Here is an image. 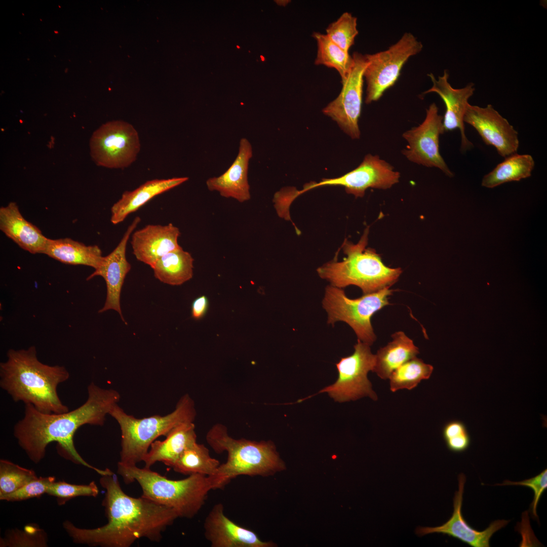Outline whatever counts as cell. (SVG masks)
Returning a JSON list of instances; mask_svg holds the SVG:
<instances>
[{"label": "cell", "instance_id": "obj_13", "mask_svg": "<svg viewBox=\"0 0 547 547\" xmlns=\"http://www.w3.org/2000/svg\"><path fill=\"white\" fill-rule=\"evenodd\" d=\"M445 132L443 116L438 113L435 103L426 110V116L421 124L402 134L407 142L402 153L410 162L427 167H436L449 177L453 173L440 154L439 138Z\"/></svg>", "mask_w": 547, "mask_h": 547}, {"label": "cell", "instance_id": "obj_5", "mask_svg": "<svg viewBox=\"0 0 547 547\" xmlns=\"http://www.w3.org/2000/svg\"><path fill=\"white\" fill-rule=\"evenodd\" d=\"M369 232L367 227L357 244L345 240L342 248L346 257L341 261L334 260L319 267L317 269L319 277L339 288L358 286L364 294L390 288L397 282L402 268L386 266L374 249L366 248Z\"/></svg>", "mask_w": 547, "mask_h": 547}, {"label": "cell", "instance_id": "obj_17", "mask_svg": "<svg viewBox=\"0 0 547 547\" xmlns=\"http://www.w3.org/2000/svg\"><path fill=\"white\" fill-rule=\"evenodd\" d=\"M141 220L136 217L129 225L121 240L115 249L108 255L104 256L101 265L95 269L87 279L89 280L96 276L102 277L106 285V298L103 307L99 312L112 309L117 311L125 322L123 316L121 304V293L127 275L131 265L126 258V248L129 239Z\"/></svg>", "mask_w": 547, "mask_h": 547}, {"label": "cell", "instance_id": "obj_19", "mask_svg": "<svg viewBox=\"0 0 547 547\" xmlns=\"http://www.w3.org/2000/svg\"><path fill=\"white\" fill-rule=\"evenodd\" d=\"M427 75L431 79L433 86L423 94L436 93L444 101L446 106L443 116L444 131L458 129L461 135V149L465 151L471 148L473 144L466 137L463 119L469 104L468 99L475 90L474 84L469 83L460 89L453 88L448 82L449 73L446 70L443 75L438 76L437 79L432 73Z\"/></svg>", "mask_w": 547, "mask_h": 547}, {"label": "cell", "instance_id": "obj_32", "mask_svg": "<svg viewBox=\"0 0 547 547\" xmlns=\"http://www.w3.org/2000/svg\"><path fill=\"white\" fill-rule=\"evenodd\" d=\"M37 478L32 470L6 459H1L0 495L13 492Z\"/></svg>", "mask_w": 547, "mask_h": 547}, {"label": "cell", "instance_id": "obj_35", "mask_svg": "<svg viewBox=\"0 0 547 547\" xmlns=\"http://www.w3.org/2000/svg\"><path fill=\"white\" fill-rule=\"evenodd\" d=\"M99 489L94 481L87 485H76L59 481L53 482L49 486L47 494L57 498L59 505H63L67 501L79 496L96 497Z\"/></svg>", "mask_w": 547, "mask_h": 547}, {"label": "cell", "instance_id": "obj_14", "mask_svg": "<svg viewBox=\"0 0 547 547\" xmlns=\"http://www.w3.org/2000/svg\"><path fill=\"white\" fill-rule=\"evenodd\" d=\"M354 65L337 97L322 110L324 114L335 121L339 127L352 139H359L360 131L358 121L361 115L364 72L368 61L365 55L355 52L352 55Z\"/></svg>", "mask_w": 547, "mask_h": 547}, {"label": "cell", "instance_id": "obj_30", "mask_svg": "<svg viewBox=\"0 0 547 547\" xmlns=\"http://www.w3.org/2000/svg\"><path fill=\"white\" fill-rule=\"evenodd\" d=\"M312 36L316 41L318 48L315 64L334 68L340 76L341 83L344 82L354 65L352 56L331 41L326 34L314 32Z\"/></svg>", "mask_w": 547, "mask_h": 547}, {"label": "cell", "instance_id": "obj_11", "mask_svg": "<svg viewBox=\"0 0 547 547\" xmlns=\"http://www.w3.org/2000/svg\"><path fill=\"white\" fill-rule=\"evenodd\" d=\"M370 346L358 340L354 353L341 358L336 364L338 377L335 382L317 394L326 392L335 401L341 403L364 397L377 400V396L367 377L368 373L373 371L376 362L375 355L372 353Z\"/></svg>", "mask_w": 547, "mask_h": 547}, {"label": "cell", "instance_id": "obj_20", "mask_svg": "<svg viewBox=\"0 0 547 547\" xmlns=\"http://www.w3.org/2000/svg\"><path fill=\"white\" fill-rule=\"evenodd\" d=\"M180 235L179 228L172 223L147 225L131 235L133 254L151 267L160 258L181 247L178 242Z\"/></svg>", "mask_w": 547, "mask_h": 547}, {"label": "cell", "instance_id": "obj_34", "mask_svg": "<svg viewBox=\"0 0 547 547\" xmlns=\"http://www.w3.org/2000/svg\"><path fill=\"white\" fill-rule=\"evenodd\" d=\"M326 32L331 41L348 53L358 34L357 18L348 12H344L328 26Z\"/></svg>", "mask_w": 547, "mask_h": 547}, {"label": "cell", "instance_id": "obj_12", "mask_svg": "<svg viewBox=\"0 0 547 547\" xmlns=\"http://www.w3.org/2000/svg\"><path fill=\"white\" fill-rule=\"evenodd\" d=\"M400 174L388 162L378 155L367 154L360 165L353 170L335 178H325L319 182H310L302 189H294L295 198L316 187L323 186H342L346 192L356 198L363 197L368 188L387 189L398 183Z\"/></svg>", "mask_w": 547, "mask_h": 547}, {"label": "cell", "instance_id": "obj_25", "mask_svg": "<svg viewBox=\"0 0 547 547\" xmlns=\"http://www.w3.org/2000/svg\"><path fill=\"white\" fill-rule=\"evenodd\" d=\"M44 254L65 264L84 265L95 269L104 257L99 246H87L70 238L48 239Z\"/></svg>", "mask_w": 547, "mask_h": 547}, {"label": "cell", "instance_id": "obj_24", "mask_svg": "<svg viewBox=\"0 0 547 547\" xmlns=\"http://www.w3.org/2000/svg\"><path fill=\"white\" fill-rule=\"evenodd\" d=\"M163 441L155 440L143 458L145 467L149 468L157 462L172 467L181 453L197 442L193 422L179 424L172 429Z\"/></svg>", "mask_w": 547, "mask_h": 547}, {"label": "cell", "instance_id": "obj_23", "mask_svg": "<svg viewBox=\"0 0 547 547\" xmlns=\"http://www.w3.org/2000/svg\"><path fill=\"white\" fill-rule=\"evenodd\" d=\"M188 179L187 177L149 180L132 191L124 192L111 208L110 221L113 224L123 222L130 214L137 211L155 196L167 191Z\"/></svg>", "mask_w": 547, "mask_h": 547}, {"label": "cell", "instance_id": "obj_38", "mask_svg": "<svg viewBox=\"0 0 547 547\" xmlns=\"http://www.w3.org/2000/svg\"><path fill=\"white\" fill-rule=\"evenodd\" d=\"M448 449L455 453L462 452L466 450L471 443L470 436L468 432L456 435L445 440Z\"/></svg>", "mask_w": 547, "mask_h": 547}, {"label": "cell", "instance_id": "obj_7", "mask_svg": "<svg viewBox=\"0 0 547 547\" xmlns=\"http://www.w3.org/2000/svg\"><path fill=\"white\" fill-rule=\"evenodd\" d=\"M109 415L118 423L121 432V450L119 463L137 465L143 461L152 442L166 436L180 423L193 422L196 415L194 404L188 394L179 400L175 410L164 416L154 415L137 418L128 414L116 404Z\"/></svg>", "mask_w": 547, "mask_h": 547}, {"label": "cell", "instance_id": "obj_18", "mask_svg": "<svg viewBox=\"0 0 547 547\" xmlns=\"http://www.w3.org/2000/svg\"><path fill=\"white\" fill-rule=\"evenodd\" d=\"M204 535L212 547H273L272 541H263L257 534L237 524L224 514L221 503L214 505L204 523Z\"/></svg>", "mask_w": 547, "mask_h": 547}, {"label": "cell", "instance_id": "obj_39", "mask_svg": "<svg viewBox=\"0 0 547 547\" xmlns=\"http://www.w3.org/2000/svg\"><path fill=\"white\" fill-rule=\"evenodd\" d=\"M466 432L467 431L463 422L459 420H452L445 424L442 430V436L445 441Z\"/></svg>", "mask_w": 547, "mask_h": 547}, {"label": "cell", "instance_id": "obj_26", "mask_svg": "<svg viewBox=\"0 0 547 547\" xmlns=\"http://www.w3.org/2000/svg\"><path fill=\"white\" fill-rule=\"evenodd\" d=\"M393 340L377 350L373 372L382 379L389 378L392 373L402 364L419 353L412 339L403 331L392 335Z\"/></svg>", "mask_w": 547, "mask_h": 547}, {"label": "cell", "instance_id": "obj_8", "mask_svg": "<svg viewBox=\"0 0 547 547\" xmlns=\"http://www.w3.org/2000/svg\"><path fill=\"white\" fill-rule=\"evenodd\" d=\"M394 291L387 287L350 299L341 288L328 286L322 301L323 307L327 313V323L333 325L338 321L346 323L353 329L358 340L371 345L376 339L371 318L377 311L390 304L388 298Z\"/></svg>", "mask_w": 547, "mask_h": 547}, {"label": "cell", "instance_id": "obj_6", "mask_svg": "<svg viewBox=\"0 0 547 547\" xmlns=\"http://www.w3.org/2000/svg\"><path fill=\"white\" fill-rule=\"evenodd\" d=\"M117 473L126 484L138 483L142 496L174 510L179 518L191 519L200 511L212 490L208 476L192 474L174 480L149 468L127 465L118 462Z\"/></svg>", "mask_w": 547, "mask_h": 547}, {"label": "cell", "instance_id": "obj_37", "mask_svg": "<svg viewBox=\"0 0 547 547\" xmlns=\"http://www.w3.org/2000/svg\"><path fill=\"white\" fill-rule=\"evenodd\" d=\"M497 485H519L530 488L534 492V497L531 504V513L534 517L537 518V507L542 494L547 488V470L545 469L538 475L528 479L518 482L505 480L501 484Z\"/></svg>", "mask_w": 547, "mask_h": 547}, {"label": "cell", "instance_id": "obj_28", "mask_svg": "<svg viewBox=\"0 0 547 547\" xmlns=\"http://www.w3.org/2000/svg\"><path fill=\"white\" fill-rule=\"evenodd\" d=\"M535 166L533 157L527 154L516 153L505 158L493 170L485 175L482 185L493 188L503 183L519 181L531 176Z\"/></svg>", "mask_w": 547, "mask_h": 547}, {"label": "cell", "instance_id": "obj_36", "mask_svg": "<svg viewBox=\"0 0 547 547\" xmlns=\"http://www.w3.org/2000/svg\"><path fill=\"white\" fill-rule=\"evenodd\" d=\"M54 481V477H38L13 492L0 495V499L8 501H18L38 497L47 493L50 485Z\"/></svg>", "mask_w": 547, "mask_h": 547}, {"label": "cell", "instance_id": "obj_3", "mask_svg": "<svg viewBox=\"0 0 547 547\" xmlns=\"http://www.w3.org/2000/svg\"><path fill=\"white\" fill-rule=\"evenodd\" d=\"M7 356V360L0 364V386L14 401L31 404L44 413L69 411L57 393L58 386L69 377L65 367L42 363L34 346L10 349Z\"/></svg>", "mask_w": 547, "mask_h": 547}, {"label": "cell", "instance_id": "obj_9", "mask_svg": "<svg viewBox=\"0 0 547 547\" xmlns=\"http://www.w3.org/2000/svg\"><path fill=\"white\" fill-rule=\"evenodd\" d=\"M422 48L420 41L412 33L406 32L387 50L366 54L368 64L364 72L367 83L365 103L379 100L395 84L408 59L421 52Z\"/></svg>", "mask_w": 547, "mask_h": 547}, {"label": "cell", "instance_id": "obj_1", "mask_svg": "<svg viewBox=\"0 0 547 547\" xmlns=\"http://www.w3.org/2000/svg\"><path fill=\"white\" fill-rule=\"evenodd\" d=\"M86 402L72 411L62 413H44L31 404H25L24 415L14 427V436L19 446L35 464L43 459L49 444H58V451L65 458L75 464L92 469L100 476L111 474L109 468L96 467L87 462L74 445L73 437L85 424L103 425L106 416L121 399L120 393L105 389L93 382L88 386Z\"/></svg>", "mask_w": 547, "mask_h": 547}, {"label": "cell", "instance_id": "obj_33", "mask_svg": "<svg viewBox=\"0 0 547 547\" xmlns=\"http://www.w3.org/2000/svg\"><path fill=\"white\" fill-rule=\"evenodd\" d=\"M47 533L36 524L26 525L23 530H8L0 539L1 547H46Z\"/></svg>", "mask_w": 547, "mask_h": 547}, {"label": "cell", "instance_id": "obj_21", "mask_svg": "<svg viewBox=\"0 0 547 547\" xmlns=\"http://www.w3.org/2000/svg\"><path fill=\"white\" fill-rule=\"evenodd\" d=\"M252 154L250 142L242 138L240 141L238 155L231 166L220 176L210 178L206 181L208 189L218 191L222 197L231 198L240 203L249 200L251 194L248 172Z\"/></svg>", "mask_w": 547, "mask_h": 547}, {"label": "cell", "instance_id": "obj_41", "mask_svg": "<svg viewBox=\"0 0 547 547\" xmlns=\"http://www.w3.org/2000/svg\"><path fill=\"white\" fill-rule=\"evenodd\" d=\"M276 3H277V4H278L279 5H280V6H286V5H287V4H288L289 3H290V1H287V0H286V1H285V0H284V1H276Z\"/></svg>", "mask_w": 547, "mask_h": 547}, {"label": "cell", "instance_id": "obj_15", "mask_svg": "<svg viewBox=\"0 0 547 547\" xmlns=\"http://www.w3.org/2000/svg\"><path fill=\"white\" fill-rule=\"evenodd\" d=\"M463 121L474 127L485 143L493 146L501 157L505 158L517 153L519 145L517 131L492 105L482 107L469 104Z\"/></svg>", "mask_w": 547, "mask_h": 547}, {"label": "cell", "instance_id": "obj_22", "mask_svg": "<svg viewBox=\"0 0 547 547\" xmlns=\"http://www.w3.org/2000/svg\"><path fill=\"white\" fill-rule=\"evenodd\" d=\"M0 229L25 251L44 254L48 238L24 218L16 203L0 208Z\"/></svg>", "mask_w": 547, "mask_h": 547}, {"label": "cell", "instance_id": "obj_40", "mask_svg": "<svg viewBox=\"0 0 547 547\" xmlns=\"http://www.w3.org/2000/svg\"><path fill=\"white\" fill-rule=\"evenodd\" d=\"M208 307V300L206 296H200L195 299L191 305L192 317L199 320L204 316Z\"/></svg>", "mask_w": 547, "mask_h": 547}, {"label": "cell", "instance_id": "obj_4", "mask_svg": "<svg viewBox=\"0 0 547 547\" xmlns=\"http://www.w3.org/2000/svg\"><path fill=\"white\" fill-rule=\"evenodd\" d=\"M206 440L216 453L227 454L226 461L219 465L214 474L208 476L212 490L223 489L239 476H269L286 468L271 441L234 439L221 424L212 427L206 435Z\"/></svg>", "mask_w": 547, "mask_h": 547}, {"label": "cell", "instance_id": "obj_2", "mask_svg": "<svg viewBox=\"0 0 547 547\" xmlns=\"http://www.w3.org/2000/svg\"><path fill=\"white\" fill-rule=\"evenodd\" d=\"M101 476L99 482L106 490L102 505L107 523L86 529L65 521L63 527L73 542L90 546L130 547L142 538L159 542L167 528L179 518L169 507L142 496L127 495L114 473Z\"/></svg>", "mask_w": 547, "mask_h": 547}, {"label": "cell", "instance_id": "obj_27", "mask_svg": "<svg viewBox=\"0 0 547 547\" xmlns=\"http://www.w3.org/2000/svg\"><path fill=\"white\" fill-rule=\"evenodd\" d=\"M193 258L182 247L160 258L151 267L155 278L172 286L181 285L193 276Z\"/></svg>", "mask_w": 547, "mask_h": 547}, {"label": "cell", "instance_id": "obj_10", "mask_svg": "<svg viewBox=\"0 0 547 547\" xmlns=\"http://www.w3.org/2000/svg\"><path fill=\"white\" fill-rule=\"evenodd\" d=\"M92 160L99 166L124 169L136 160L140 150L137 131L130 124L113 121L102 125L90 141Z\"/></svg>", "mask_w": 547, "mask_h": 547}, {"label": "cell", "instance_id": "obj_16", "mask_svg": "<svg viewBox=\"0 0 547 547\" xmlns=\"http://www.w3.org/2000/svg\"><path fill=\"white\" fill-rule=\"evenodd\" d=\"M466 478L463 474L458 476V490L453 498V512L450 518L443 525L434 527H418L415 533L419 537L432 533H442L459 539L473 547H489L492 536L503 528L509 521L496 520L483 531L472 528L463 518L461 508Z\"/></svg>", "mask_w": 547, "mask_h": 547}, {"label": "cell", "instance_id": "obj_29", "mask_svg": "<svg viewBox=\"0 0 547 547\" xmlns=\"http://www.w3.org/2000/svg\"><path fill=\"white\" fill-rule=\"evenodd\" d=\"M220 464L219 460L210 456L207 447L196 442L185 449L171 467L183 475L211 476Z\"/></svg>", "mask_w": 547, "mask_h": 547}, {"label": "cell", "instance_id": "obj_31", "mask_svg": "<svg viewBox=\"0 0 547 547\" xmlns=\"http://www.w3.org/2000/svg\"><path fill=\"white\" fill-rule=\"evenodd\" d=\"M434 367L415 357L405 362L390 375V389L395 392L400 389L411 390L422 380L429 379Z\"/></svg>", "mask_w": 547, "mask_h": 547}]
</instances>
